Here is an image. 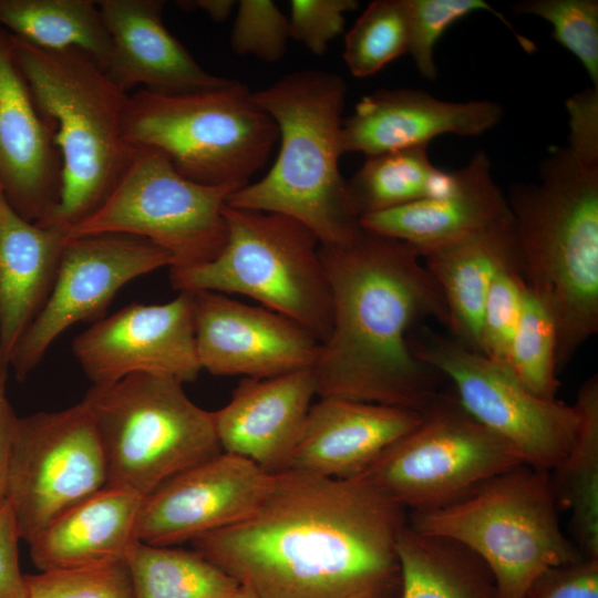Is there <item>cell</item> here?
Returning <instances> with one entry per match:
<instances>
[{
	"instance_id": "cell-1",
	"label": "cell",
	"mask_w": 598,
	"mask_h": 598,
	"mask_svg": "<svg viewBox=\"0 0 598 598\" xmlns=\"http://www.w3.org/2000/svg\"><path fill=\"white\" fill-rule=\"evenodd\" d=\"M406 509L362 476L272 474L251 515L193 540L258 598H399Z\"/></svg>"
},
{
	"instance_id": "cell-2",
	"label": "cell",
	"mask_w": 598,
	"mask_h": 598,
	"mask_svg": "<svg viewBox=\"0 0 598 598\" xmlns=\"http://www.w3.org/2000/svg\"><path fill=\"white\" fill-rule=\"evenodd\" d=\"M332 299V328L312 367L320 398L423 412L436 396L434 370L408 340L421 318L447 326L442 292L410 245L363 228L320 245Z\"/></svg>"
},
{
	"instance_id": "cell-3",
	"label": "cell",
	"mask_w": 598,
	"mask_h": 598,
	"mask_svg": "<svg viewBox=\"0 0 598 598\" xmlns=\"http://www.w3.org/2000/svg\"><path fill=\"white\" fill-rule=\"evenodd\" d=\"M507 202L519 270L554 318L560 369L598 331V163L559 148L540 182Z\"/></svg>"
},
{
	"instance_id": "cell-4",
	"label": "cell",
	"mask_w": 598,
	"mask_h": 598,
	"mask_svg": "<svg viewBox=\"0 0 598 598\" xmlns=\"http://www.w3.org/2000/svg\"><path fill=\"white\" fill-rule=\"evenodd\" d=\"M344 80L322 70L289 73L252 92L275 121L280 147L269 172L235 190L227 205L291 217L320 245L349 240L360 228L339 169Z\"/></svg>"
},
{
	"instance_id": "cell-5",
	"label": "cell",
	"mask_w": 598,
	"mask_h": 598,
	"mask_svg": "<svg viewBox=\"0 0 598 598\" xmlns=\"http://www.w3.org/2000/svg\"><path fill=\"white\" fill-rule=\"evenodd\" d=\"M12 49L37 106L54 124L62 159L60 199L40 226L69 230L102 205L136 153L123 132L130 94L81 50L43 49L13 34Z\"/></svg>"
},
{
	"instance_id": "cell-6",
	"label": "cell",
	"mask_w": 598,
	"mask_h": 598,
	"mask_svg": "<svg viewBox=\"0 0 598 598\" xmlns=\"http://www.w3.org/2000/svg\"><path fill=\"white\" fill-rule=\"evenodd\" d=\"M123 132L134 148L165 154L184 177L241 188L269 159L275 121L241 82L192 92L147 89L128 95Z\"/></svg>"
},
{
	"instance_id": "cell-7",
	"label": "cell",
	"mask_w": 598,
	"mask_h": 598,
	"mask_svg": "<svg viewBox=\"0 0 598 598\" xmlns=\"http://www.w3.org/2000/svg\"><path fill=\"white\" fill-rule=\"evenodd\" d=\"M558 512L550 472L520 464L451 505L411 513L409 524L472 550L489 569L498 598H523L546 569L584 558Z\"/></svg>"
},
{
	"instance_id": "cell-8",
	"label": "cell",
	"mask_w": 598,
	"mask_h": 598,
	"mask_svg": "<svg viewBox=\"0 0 598 598\" xmlns=\"http://www.w3.org/2000/svg\"><path fill=\"white\" fill-rule=\"evenodd\" d=\"M223 214L220 252L202 265L169 268L173 288L250 297L323 342L332 328V299L315 234L281 214L227 204Z\"/></svg>"
},
{
	"instance_id": "cell-9",
	"label": "cell",
	"mask_w": 598,
	"mask_h": 598,
	"mask_svg": "<svg viewBox=\"0 0 598 598\" xmlns=\"http://www.w3.org/2000/svg\"><path fill=\"white\" fill-rule=\"evenodd\" d=\"M183 384L166 375L136 373L87 390L82 402L104 450L106 485L145 497L221 452L214 413L194 403Z\"/></svg>"
},
{
	"instance_id": "cell-10",
	"label": "cell",
	"mask_w": 598,
	"mask_h": 598,
	"mask_svg": "<svg viewBox=\"0 0 598 598\" xmlns=\"http://www.w3.org/2000/svg\"><path fill=\"white\" fill-rule=\"evenodd\" d=\"M237 189L193 182L161 151L141 147L102 205L68 231L70 238H143L169 254V268L193 267L213 260L223 249L227 235L223 208Z\"/></svg>"
},
{
	"instance_id": "cell-11",
	"label": "cell",
	"mask_w": 598,
	"mask_h": 598,
	"mask_svg": "<svg viewBox=\"0 0 598 598\" xmlns=\"http://www.w3.org/2000/svg\"><path fill=\"white\" fill-rule=\"evenodd\" d=\"M520 464L514 448L472 417L456 396L437 393L420 423L360 476L406 511L425 513Z\"/></svg>"
},
{
	"instance_id": "cell-12",
	"label": "cell",
	"mask_w": 598,
	"mask_h": 598,
	"mask_svg": "<svg viewBox=\"0 0 598 598\" xmlns=\"http://www.w3.org/2000/svg\"><path fill=\"white\" fill-rule=\"evenodd\" d=\"M411 349L447 377L460 404L530 467L551 472L573 447L580 422L575 404L540 398L513 372L458 341L430 334Z\"/></svg>"
},
{
	"instance_id": "cell-13",
	"label": "cell",
	"mask_w": 598,
	"mask_h": 598,
	"mask_svg": "<svg viewBox=\"0 0 598 598\" xmlns=\"http://www.w3.org/2000/svg\"><path fill=\"white\" fill-rule=\"evenodd\" d=\"M107 484L104 450L87 406L19 417L6 501L29 544L62 513Z\"/></svg>"
},
{
	"instance_id": "cell-14",
	"label": "cell",
	"mask_w": 598,
	"mask_h": 598,
	"mask_svg": "<svg viewBox=\"0 0 598 598\" xmlns=\"http://www.w3.org/2000/svg\"><path fill=\"white\" fill-rule=\"evenodd\" d=\"M167 251L150 240L125 235L70 238L44 306L14 348L9 368L23 381L49 348L80 321L100 317L114 296L135 278L171 267Z\"/></svg>"
},
{
	"instance_id": "cell-15",
	"label": "cell",
	"mask_w": 598,
	"mask_h": 598,
	"mask_svg": "<svg viewBox=\"0 0 598 598\" xmlns=\"http://www.w3.org/2000/svg\"><path fill=\"white\" fill-rule=\"evenodd\" d=\"M72 351L92 385L111 384L136 373L192 382L202 370L195 346L193 292L179 291L165 303L127 305L81 332Z\"/></svg>"
},
{
	"instance_id": "cell-16",
	"label": "cell",
	"mask_w": 598,
	"mask_h": 598,
	"mask_svg": "<svg viewBox=\"0 0 598 598\" xmlns=\"http://www.w3.org/2000/svg\"><path fill=\"white\" fill-rule=\"evenodd\" d=\"M271 477L251 461L221 451L142 498L138 540L174 547L235 525L256 511Z\"/></svg>"
},
{
	"instance_id": "cell-17",
	"label": "cell",
	"mask_w": 598,
	"mask_h": 598,
	"mask_svg": "<svg viewBox=\"0 0 598 598\" xmlns=\"http://www.w3.org/2000/svg\"><path fill=\"white\" fill-rule=\"evenodd\" d=\"M193 297L202 370L262 379L313 367L321 342L295 321L220 292L194 291Z\"/></svg>"
},
{
	"instance_id": "cell-18",
	"label": "cell",
	"mask_w": 598,
	"mask_h": 598,
	"mask_svg": "<svg viewBox=\"0 0 598 598\" xmlns=\"http://www.w3.org/2000/svg\"><path fill=\"white\" fill-rule=\"evenodd\" d=\"M0 186L22 218L44 223L62 190L54 124L37 106L14 59L12 34L0 28Z\"/></svg>"
},
{
	"instance_id": "cell-19",
	"label": "cell",
	"mask_w": 598,
	"mask_h": 598,
	"mask_svg": "<svg viewBox=\"0 0 598 598\" xmlns=\"http://www.w3.org/2000/svg\"><path fill=\"white\" fill-rule=\"evenodd\" d=\"M501 104L450 102L412 89H382L364 95L342 120V153L368 156L427 145L442 134L478 136L502 120Z\"/></svg>"
},
{
	"instance_id": "cell-20",
	"label": "cell",
	"mask_w": 598,
	"mask_h": 598,
	"mask_svg": "<svg viewBox=\"0 0 598 598\" xmlns=\"http://www.w3.org/2000/svg\"><path fill=\"white\" fill-rule=\"evenodd\" d=\"M422 413L341 398L310 406L283 471L337 480L362 475L392 443L413 430Z\"/></svg>"
},
{
	"instance_id": "cell-21",
	"label": "cell",
	"mask_w": 598,
	"mask_h": 598,
	"mask_svg": "<svg viewBox=\"0 0 598 598\" xmlns=\"http://www.w3.org/2000/svg\"><path fill=\"white\" fill-rule=\"evenodd\" d=\"M316 392L312 368L271 378H246L214 413L223 452L279 473L297 442Z\"/></svg>"
},
{
	"instance_id": "cell-22",
	"label": "cell",
	"mask_w": 598,
	"mask_h": 598,
	"mask_svg": "<svg viewBox=\"0 0 598 598\" xmlns=\"http://www.w3.org/2000/svg\"><path fill=\"white\" fill-rule=\"evenodd\" d=\"M96 2L112 41L105 72L123 91L142 84L158 92H192L231 82L203 69L167 30L163 22V1Z\"/></svg>"
},
{
	"instance_id": "cell-23",
	"label": "cell",
	"mask_w": 598,
	"mask_h": 598,
	"mask_svg": "<svg viewBox=\"0 0 598 598\" xmlns=\"http://www.w3.org/2000/svg\"><path fill=\"white\" fill-rule=\"evenodd\" d=\"M509 215L491 161L477 151L465 167L455 171L454 185L446 194L365 215L359 221L368 230L410 245L423 257Z\"/></svg>"
},
{
	"instance_id": "cell-24",
	"label": "cell",
	"mask_w": 598,
	"mask_h": 598,
	"mask_svg": "<svg viewBox=\"0 0 598 598\" xmlns=\"http://www.w3.org/2000/svg\"><path fill=\"white\" fill-rule=\"evenodd\" d=\"M142 498L106 485L53 519L28 545L39 570L124 563L140 542Z\"/></svg>"
},
{
	"instance_id": "cell-25",
	"label": "cell",
	"mask_w": 598,
	"mask_h": 598,
	"mask_svg": "<svg viewBox=\"0 0 598 598\" xmlns=\"http://www.w3.org/2000/svg\"><path fill=\"white\" fill-rule=\"evenodd\" d=\"M70 235L22 218L0 198V350L9 362L53 288Z\"/></svg>"
},
{
	"instance_id": "cell-26",
	"label": "cell",
	"mask_w": 598,
	"mask_h": 598,
	"mask_svg": "<svg viewBox=\"0 0 598 598\" xmlns=\"http://www.w3.org/2000/svg\"><path fill=\"white\" fill-rule=\"evenodd\" d=\"M437 283L455 340L481 353L484 305L505 266L518 262L512 213L508 217L422 257Z\"/></svg>"
},
{
	"instance_id": "cell-27",
	"label": "cell",
	"mask_w": 598,
	"mask_h": 598,
	"mask_svg": "<svg viewBox=\"0 0 598 598\" xmlns=\"http://www.w3.org/2000/svg\"><path fill=\"white\" fill-rule=\"evenodd\" d=\"M399 598H498L487 566L465 546L409 523L398 540Z\"/></svg>"
},
{
	"instance_id": "cell-28",
	"label": "cell",
	"mask_w": 598,
	"mask_h": 598,
	"mask_svg": "<svg viewBox=\"0 0 598 598\" xmlns=\"http://www.w3.org/2000/svg\"><path fill=\"white\" fill-rule=\"evenodd\" d=\"M580 422L575 443L550 472L559 511L570 512L574 543L586 558H598V378L588 379L576 402Z\"/></svg>"
},
{
	"instance_id": "cell-29",
	"label": "cell",
	"mask_w": 598,
	"mask_h": 598,
	"mask_svg": "<svg viewBox=\"0 0 598 598\" xmlns=\"http://www.w3.org/2000/svg\"><path fill=\"white\" fill-rule=\"evenodd\" d=\"M0 28L39 48L78 49L104 70L112 41L92 0H0Z\"/></svg>"
},
{
	"instance_id": "cell-30",
	"label": "cell",
	"mask_w": 598,
	"mask_h": 598,
	"mask_svg": "<svg viewBox=\"0 0 598 598\" xmlns=\"http://www.w3.org/2000/svg\"><path fill=\"white\" fill-rule=\"evenodd\" d=\"M454 182L455 172L436 168L430 161L427 145H422L368 156L347 182V187L360 219L423 198L442 196Z\"/></svg>"
},
{
	"instance_id": "cell-31",
	"label": "cell",
	"mask_w": 598,
	"mask_h": 598,
	"mask_svg": "<svg viewBox=\"0 0 598 598\" xmlns=\"http://www.w3.org/2000/svg\"><path fill=\"white\" fill-rule=\"evenodd\" d=\"M134 598H235L239 584L198 551L138 542L127 556Z\"/></svg>"
},
{
	"instance_id": "cell-32",
	"label": "cell",
	"mask_w": 598,
	"mask_h": 598,
	"mask_svg": "<svg viewBox=\"0 0 598 598\" xmlns=\"http://www.w3.org/2000/svg\"><path fill=\"white\" fill-rule=\"evenodd\" d=\"M508 369L534 394L556 398L559 368L555 321L547 307L526 285Z\"/></svg>"
},
{
	"instance_id": "cell-33",
	"label": "cell",
	"mask_w": 598,
	"mask_h": 598,
	"mask_svg": "<svg viewBox=\"0 0 598 598\" xmlns=\"http://www.w3.org/2000/svg\"><path fill=\"white\" fill-rule=\"evenodd\" d=\"M405 0H375L344 38L343 60L355 78H368L408 52Z\"/></svg>"
},
{
	"instance_id": "cell-34",
	"label": "cell",
	"mask_w": 598,
	"mask_h": 598,
	"mask_svg": "<svg viewBox=\"0 0 598 598\" xmlns=\"http://www.w3.org/2000/svg\"><path fill=\"white\" fill-rule=\"evenodd\" d=\"M409 21V49L419 73L434 80L437 75L434 49L443 33L456 21L475 11H488L515 35L524 51L532 53L536 45L515 31L509 21L483 0H405Z\"/></svg>"
},
{
	"instance_id": "cell-35",
	"label": "cell",
	"mask_w": 598,
	"mask_h": 598,
	"mask_svg": "<svg viewBox=\"0 0 598 598\" xmlns=\"http://www.w3.org/2000/svg\"><path fill=\"white\" fill-rule=\"evenodd\" d=\"M513 11L548 21L553 38L581 62L598 89L597 0H525L515 3Z\"/></svg>"
},
{
	"instance_id": "cell-36",
	"label": "cell",
	"mask_w": 598,
	"mask_h": 598,
	"mask_svg": "<svg viewBox=\"0 0 598 598\" xmlns=\"http://www.w3.org/2000/svg\"><path fill=\"white\" fill-rule=\"evenodd\" d=\"M27 598H134L126 561L25 575Z\"/></svg>"
},
{
	"instance_id": "cell-37",
	"label": "cell",
	"mask_w": 598,
	"mask_h": 598,
	"mask_svg": "<svg viewBox=\"0 0 598 598\" xmlns=\"http://www.w3.org/2000/svg\"><path fill=\"white\" fill-rule=\"evenodd\" d=\"M525 281L518 262L503 267L494 277L482 318L481 353L506 368L519 322Z\"/></svg>"
},
{
	"instance_id": "cell-38",
	"label": "cell",
	"mask_w": 598,
	"mask_h": 598,
	"mask_svg": "<svg viewBox=\"0 0 598 598\" xmlns=\"http://www.w3.org/2000/svg\"><path fill=\"white\" fill-rule=\"evenodd\" d=\"M288 18L270 0H241L230 33V48L265 62L282 59L289 39Z\"/></svg>"
},
{
	"instance_id": "cell-39",
	"label": "cell",
	"mask_w": 598,
	"mask_h": 598,
	"mask_svg": "<svg viewBox=\"0 0 598 598\" xmlns=\"http://www.w3.org/2000/svg\"><path fill=\"white\" fill-rule=\"evenodd\" d=\"M358 7L357 0H292L289 37L313 54L322 55L330 42L343 32L344 14Z\"/></svg>"
},
{
	"instance_id": "cell-40",
	"label": "cell",
	"mask_w": 598,
	"mask_h": 598,
	"mask_svg": "<svg viewBox=\"0 0 598 598\" xmlns=\"http://www.w3.org/2000/svg\"><path fill=\"white\" fill-rule=\"evenodd\" d=\"M523 598H598V558L584 557L546 569Z\"/></svg>"
},
{
	"instance_id": "cell-41",
	"label": "cell",
	"mask_w": 598,
	"mask_h": 598,
	"mask_svg": "<svg viewBox=\"0 0 598 598\" xmlns=\"http://www.w3.org/2000/svg\"><path fill=\"white\" fill-rule=\"evenodd\" d=\"M569 113V151L598 163V89H586L566 101Z\"/></svg>"
},
{
	"instance_id": "cell-42",
	"label": "cell",
	"mask_w": 598,
	"mask_h": 598,
	"mask_svg": "<svg viewBox=\"0 0 598 598\" xmlns=\"http://www.w3.org/2000/svg\"><path fill=\"white\" fill-rule=\"evenodd\" d=\"M20 534L9 503L0 505V598H27L25 575L19 565Z\"/></svg>"
},
{
	"instance_id": "cell-43",
	"label": "cell",
	"mask_w": 598,
	"mask_h": 598,
	"mask_svg": "<svg viewBox=\"0 0 598 598\" xmlns=\"http://www.w3.org/2000/svg\"><path fill=\"white\" fill-rule=\"evenodd\" d=\"M9 362L0 350V505L6 501L9 464L19 416L8 399Z\"/></svg>"
},
{
	"instance_id": "cell-44",
	"label": "cell",
	"mask_w": 598,
	"mask_h": 598,
	"mask_svg": "<svg viewBox=\"0 0 598 598\" xmlns=\"http://www.w3.org/2000/svg\"><path fill=\"white\" fill-rule=\"evenodd\" d=\"M178 7L184 10H203L207 16L216 21L224 22L231 13L236 2L233 0H190L177 1Z\"/></svg>"
},
{
	"instance_id": "cell-45",
	"label": "cell",
	"mask_w": 598,
	"mask_h": 598,
	"mask_svg": "<svg viewBox=\"0 0 598 598\" xmlns=\"http://www.w3.org/2000/svg\"><path fill=\"white\" fill-rule=\"evenodd\" d=\"M235 598H258V597L247 587L239 585Z\"/></svg>"
},
{
	"instance_id": "cell-46",
	"label": "cell",
	"mask_w": 598,
	"mask_h": 598,
	"mask_svg": "<svg viewBox=\"0 0 598 598\" xmlns=\"http://www.w3.org/2000/svg\"><path fill=\"white\" fill-rule=\"evenodd\" d=\"M1 197H4V196H3V193H2V188H1V186H0V198H1Z\"/></svg>"
}]
</instances>
